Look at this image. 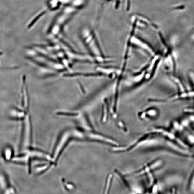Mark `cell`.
<instances>
[{"mask_svg":"<svg viewBox=\"0 0 194 194\" xmlns=\"http://www.w3.org/2000/svg\"><path fill=\"white\" fill-rule=\"evenodd\" d=\"M81 35L84 43L93 56L97 59H102L103 55L95 35L90 28L85 27L81 31Z\"/></svg>","mask_w":194,"mask_h":194,"instance_id":"cell-1","label":"cell"},{"mask_svg":"<svg viewBox=\"0 0 194 194\" xmlns=\"http://www.w3.org/2000/svg\"><path fill=\"white\" fill-rule=\"evenodd\" d=\"M73 139L71 130H65L61 133L55 143L52 155V165H56L62 153Z\"/></svg>","mask_w":194,"mask_h":194,"instance_id":"cell-2","label":"cell"},{"mask_svg":"<svg viewBox=\"0 0 194 194\" xmlns=\"http://www.w3.org/2000/svg\"><path fill=\"white\" fill-rule=\"evenodd\" d=\"M78 9L71 4L65 7L55 19L50 29V34L54 37L59 33L62 27Z\"/></svg>","mask_w":194,"mask_h":194,"instance_id":"cell-3","label":"cell"},{"mask_svg":"<svg viewBox=\"0 0 194 194\" xmlns=\"http://www.w3.org/2000/svg\"><path fill=\"white\" fill-rule=\"evenodd\" d=\"M30 117L26 115L23 125L21 149L26 151L31 147L32 142V130Z\"/></svg>","mask_w":194,"mask_h":194,"instance_id":"cell-4","label":"cell"},{"mask_svg":"<svg viewBox=\"0 0 194 194\" xmlns=\"http://www.w3.org/2000/svg\"><path fill=\"white\" fill-rule=\"evenodd\" d=\"M84 135L85 140L100 142L113 146H118L119 145L118 142L115 140L106 136L105 135L96 132L93 130H85Z\"/></svg>","mask_w":194,"mask_h":194,"instance_id":"cell-5","label":"cell"},{"mask_svg":"<svg viewBox=\"0 0 194 194\" xmlns=\"http://www.w3.org/2000/svg\"><path fill=\"white\" fill-rule=\"evenodd\" d=\"M0 190L4 194H14L16 190L11 185L7 176L4 173L0 174Z\"/></svg>","mask_w":194,"mask_h":194,"instance_id":"cell-6","label":"cell"},{"mask_svg":"<svg viewBox=\"0 0 194 194\" xmlns=\"http://www.w3.org/2000/svg\"><path fill=\"white\" fill-rule=\"evenodd\" d=\"M163 163L162 161L157 160L151 163L146 165L142 169L135 172L133 175L135 176H140L149 173L152 170L157 169Z\"/></svg>","mask_w":194,"mask_h":194,"instance_id":"cell-7","label":"cell"},{"mask_svg":"<svg viewBox=\"0 0 194 194\" xmlns=\"http://www.w3.org/2000/svg\"><path fill=\"white\" fill-rule=\"evenodd\" d=\"M164 69L167 72L172 73L175 71V66L172 54L167 55L164 60Z\"/></svg>","mask_w":194,"mask_h":194,"instance_id":"cell-8","label":"cell"},{"mask_svg":"<svg viewBox=\"0 0 194 194\" xmlns=\"http://www.w3.org/2000/svg\"><path fill=\"white\" fill-rule=\"evenodd\" d=\"M14 156V151L13 148L10 146L5 147L3 151V157L4 160L11 161Z\"/></svg>","mask_w":194,"mask_h":194,"instance_id":"cell-9","label":"cell"},{"mask_svg":"<svg viewBox=\"0 0 194 194\" xmlns=\"http://www.w3.org/2000/svg\"><path fill=\"white\" fill-rule=\"evenodd\" d=\"M167 144L169 147L172 148V149L174 150L177 151V152L185 154H190L189 152L187 151L186 150L182 149L180 147L178 146L177 145L171 142L168 141Z\"/></svg>","mask_w":194,"mask_h":194,"instance_id":"cell-10","label":"cell"},{"mask_svg":"<svg viewBox=\"0 0 194 194\" xmlns=\"http://www.w3.org/2000/svg\"><path fill=\"white\" fill-rule=\"evenodd\" d=\"M148 111L146 112V114L145 112H143L140 114V117L142 119H144L146 116H148L147 118H154L156 117L157 115V112L155 109H150L148 110Z\"/></svg>","mask_w":194,"mask_h":194,"instance_id":"cell-11","label":"cell"},{"mask_svg":"<svg viewBox=\"0 0 194 194\" xmlns=\"http://www.w3.org/2000/svg\"><path fill=\"white\" fill-rule=\"evenodd\" d=\"M112 178L113 176L112 174H109L107 176L104 189V193H108L111 186Z\"/></svg>","mask_w":194,"mask_h":194,"instance_id":"cell-12","label":"cell"},{"mask_svg":"<svg viewBox=\"0 0 194 194\" xmlns=\"http://www.w3.org/2000/svg\"><path fill=\"white\" fill-rule=\"evenodd\" d=\"M87 1V0H72L70 4L79 9L85 6Z\"/></svg>","mask_w":194,"mask_h":194,"instance_id":"cell-13","label":"cell"},{"mask_svg":"<svg viewBox=\"0 0 194 194\" xmlns=\"http://www.w3.org/2000/svg\"><path fill=\"white\" fill-rule=\"evenodd\" d=\"M172 79L175 84H177V85L181 93L185 92V88H184V86L183 85V84L180 80L177 77H172Z\"/></svg>","mask_w":194,"mask_h":194,"instance_id":"cell-14","label":"cell"},{"mask_svg":"<svg viewBox=\"0 0 194 194\" xmlns=\"http://www.w3.org/2000/svg\"><path fill=\"white\" fill-rule=\"evenodd\" d=\"M62 183L65 189L68 191L73 190L75 187L74 184L71 182L66 181L65 180H62Z\"/></svg>","mask_w":194,"mask_h":194,"instance_id":"cell-15","label":"cell"},{"mask_svg":"<svg viewBox=\"0 0 194 194\" xmlns=\"http://www.w3.org/2000/svg\"><path fill=\"white\" fill-rule=\"evenodd\" d=\"M125 125V124L123 123V122L120 121L118 122V126L124 132L127 133V132L128 130Z\"/></svg>","mask_w":194,"mask_h":194,"instance_id":"cell-16","label":"cell"},{"mask_svg":"<svg viewBox=\"0 0 194 194\" xmlns=\"http://www.w3.org/2000/svg\"><path fill=\"white\" fill-rule=\"evenodd\" d=\"M189 79L194 87V72L190 71L188 73Z\"/></svg>","mask_w":194,"mask_h":194,"instance_id":"cell-17","label":"cell"},{"mask_svg":"<svg viewBox=\"0 0 194 194\" xmlns=\"http://www.w3.org/2000/svg\"><path fill=\"white\" fill-rule=\"evenodd\" d=\"M190 191L194 192V173L192 178L191 182L190 183Z\"/></svg>","mask_w":194,"mask_h":194,"instance_id":"cell-18","label":"cell"},{"mask_svg":"<svg viewBox=\"0 0 194 194\" xmlns=\"http://www.w3.org/2000/svg\"><path fill=\"white\" fill-rule=\"evenodd\" d=\"M190 120L188 119H185L182 121V125L183 126L187 127L188 126L190 123Z\"/></svg>","mask_w":194,"mask_h":194,"instance_id":"cell-19","label":"cell"},{"mask_svg":"<svg viewBox=\"0 0 194 194\" xmlns=\"http://www.w3.org/2000/svg\"><path fill=\"white\" fill-rule=\"evenodd\" d=\"M122 0H115V7L116 9H118L120 7Z\"/></svg>","mask_w":194,"mask_h":194,"instance_id":"cell-20","label":"cell"},{"mask_svg":"<svg viewBox=\"0 0 194 194\" xmlns=\"http://www.w3.org/2000/svg\"><path fill=\"white\" fill-rule=\"evenodd\" d=\"M184 112L187 113H192L194 112V109L192 108H185L184 109Z\"/></svg>","mask_w":194,"mask_h":194,"instance_id":"cell-21","label":"cell"},{"mask_svg":"<svg viewBox=\"0 0 194 194\" xmlns=\"http://www.w3.org/2000/svg\"><path fill=\"white\" fill-rule=\"evenodd\" d=\"M131 0H126V9L127 11H130L131 6Z\"/></svg>","mask_w":194,"mask_h":194,"instance_id":"cell-22","label":"cell"},{"mask_svg":"<svg viewBox=\"0 0 194 194\" xmlns=\"http://www.w3.org/2000/svg\"><path fill=\"white\" fill-rule=\"evenodd\" d=\"M188 141L192 143H194V136L192 135H190L188 137Z\"/></svg>","mask_w":194,"mask_h":194,"instance_id":"cell-23","label":"cell"},{"mask_svg":"<svg viewBox=\"0 0 194 194\" xmlns=\"http://www.w3.org/2000/svg\"><path fill=\"white\" fill-rule=\"evenodd\" d=\"M174 128L176 130L179 129L180 128V125L177 122H174Z\"/></svg>","mask_w":194,"mask_h":194,"instance_id":"cell-24","label":"cell"},{"mask_svg":"<svg viewBox=\"0 0 194 194\" xmlns=\"http://www.w3.org/2000/svg\"><path fill=\"white\" fill-rule=\"evenodd\" d=\"M189 120H190V121L194 122V115H190V118H189Z\"/></svg>","mask_w":194,"mask_h":194,"instance_id":"cell-25","label":"cell"}]
</instances>
